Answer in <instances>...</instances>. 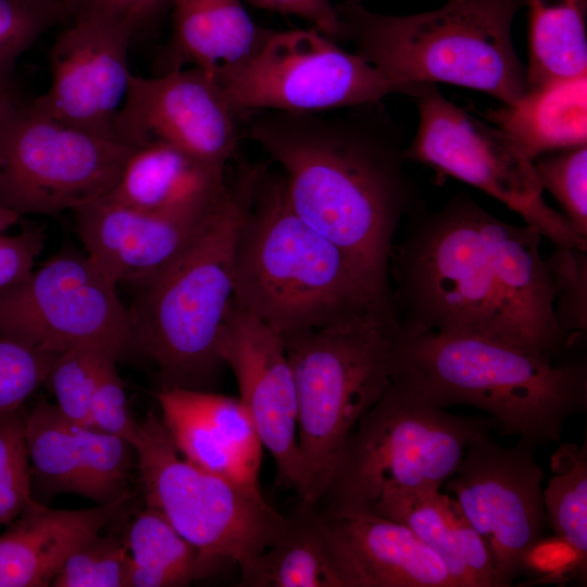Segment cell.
<instances>
[{
	"instance_id": "1",
	"label": "cell",
	"mask_w": 587,
	"mask_h": 587,
	"mask_svg": "<svg viewBox=\"0 0 587 587\" xmlns=\"http://www.w3.org/2000/svg\"><path fill=\"white\" fill-rule=\"evenodd\" d=\"M262 112L249 135L283 167L292 210L391 294L395 232L417 204L403 151L366 116Z\"/></svg>"
},
{
	"instance_id": "10",
	"label": "cell",
	"mask_w": 587,
	"mask_h": 587,
	"mask_svg": "<svg viewBox=\"0 0 587 587\" xmlns=\"http://www.w3.org/2000/svg\"><path fill=\"white\" fill-rule=\"evenodd\" d=\"M232 111L323 112L415 92L316 29L272 32L252 55L215 68Z\"/></svg>"
},
{
	"instance_id": "9",
	"label": "cell",
	"mask_w": 587,
	"mask_h": 587,
	"mask_svg": "<svg viewBox=\"0 0 587 587\" xmlns=\"http://www.w3.org/2000/svg\"><path fill=\"white\" fill-rule=\"evenodd\" d=\"M147 508L160 513L203 557L240 574L287 530L289 519L261 490L210 473L183 457L154 411L134 445Z\"/></svg>"
},
{
	"instance_id": "11",
	"label": "cell",
	"mask_w": 587,
	"mask_h": 587,
	"mask_svg": "<svg viewBox=\"0 0 587 587\" xmlns=\"http://www.w3.org/2000/svg\"><path fill=\"white\" fill-rule=\"evenodd\" d=\"M132 149L18 100L0 126V205L21 217L55 215L101 200Z\"/></svg>"
},
{
	"instance_id": "32",
	"label": "cell",
	"mask_w": 587,
	"mask_h": 587,
	"mask_svg": "<svg viewBox=\"0 0 587 587\" xmlns=\"http://www.w3.org/2000/svg\"><path fill=\"white\" fill-rule=\"evenodd\" d=\"M121 357L95 345H80L60 353L53 362L46 384L57 407L71 421L87 426L88 412L100 371L104 362Z\"/></svg>"
},
{
	"instance_id": "41",
	"label": "cell",
	"mask_w": 587,
	"mask_h": 587,
	"mask_svg": "<svg viewBox=\"0 0 587 587\" xmlns=\"http://www.w3.org/2000/svg\"><path fill=\"white\" fill-rule=\"evenodd\" d=\"M75 11H89L128 27L134 34L155 22L173 0H70Z\"/></svg>"
},
{
	"instance_id": "28",
	"label": "cell",
	"mask_w": 587,
	"mask_h": 587,
	"mask_svg": "<svg viewBox=\"0 0 587 587\" xmlns=\"http://www.w3.org/2000/svg\"><path fill=\"white\" fill-rule=\"evenodd\" d=\"M125 541L130 555L129 587L187 586L221 567L147 507L132 521Z\"/></svg>"
},
{
	"instance_id": "19",
	"label": "cell",
	"mask_w": 587,
	"mask_h": 587,
	"mask_svg": "<svg viewBox=\"0 0 587 587\" xmlns=\"http://www.w3.org/2000/svg\"><path fill=\"white\" fill-rule=\"evenodd\" d=\"M317 511L339 587H457L435 553L402 524L375 513Z\"/></svg>"
},
{
	"instance_id": "44",
	"label": "cell",
	"mask_w": 587,
	"mask_h": 587,
	"mask_svg": "<svg viewBox=\"0 0 587 587\" xmlns=\"http://www.w3.org/2000/svg\"><path fill=\"white\" fill-rule=\"evenodd\" d=\"M18 101L16 96L1 97L0 96V126L8 116L11 109Z\"/></svg>"
},
{
	"instance_id": "15",
	"label": "cell",
	"mask_w": 587,
	"mask_h": 587,
	"mask_svg": "<svg viewBox=\"0 0 587 587\" xmlns=\"http://www.w3.org/2000/svg\"><path fill=\"white\" fill-rule=\"evenodd\" d=\"M235 117L212 72L190 66L150 78L132 73L113 137L130 147L160 140L225 170L237 146Z\"/></svg>"
},
{
	"instance_id": "24",
	"label": "cell",
	"mask_w": 587,
	"mask_h": 587,
	"mask_svg": "<svg viewBox=\"0 0 587 587\" xmlns=\"http://www.w3.org/2000/svg\"><path fill=\"white\" fill-rule=\"evenodd\" d=\"M173 29L161 74L198 66L209 72L252 55L272 32L254 24L241 0H173Z\"/></svg>"
},
{
	"instance_id": "7",
	"label": "cell",
	"mask_w": 587,
	"mask_h": 587,
	"mask_svg": "<svg viewBox=\"0 0 587 587\" xmlns=\"http://www.w3.org/2000/svg\"><path fill=\"white\" fill-rule=\"evenodd\" d=\"M394 308L282 336L297 396L300 504L317 505L340 450L391 383Z\"/></svg>"
},
{
	"instance_id": "25",
	"label": "cell",
	"mask_w": 587,
	"mask_h": 587,
	"mask_svg": "<svg viewBox=\"0 0 587 587\" xmlns=\"http://www.w3.org/2000/svg\"><path fill=\"white\" fill-rule=\"evenodd\" d=\"M488 120L534 160L587 142V74L527 89L514 104L490 110Z\"/></svg>"
},
{
	"instance_id": "43",
	"label": "cell",
	"mask_w": 587,
	"mask_h": 587,
	"mask_svg": "<svg viewBox=\"0 0 587 587\" xmlns=\"http://www.w3.org/2000/svg\"><path fill=\"white\" fill-rule=\"evenodd\" d=\"M21 217L0 205V234L15 225Z\"/></svg>"
},
{
	"instance_id": "21",
	"label": "cell",
	"mask_w": 587,
	"mask_h": 587,
	"mask_svg": "<svg viewBox=\"0 0 587 587\" xmlns=\"http://www.w3.org/2000/svg\"><path fill=\"white\" fill-rule=\"evenodd\" d=\"M133 494L82 510L33 501L0 536V587H46L68 555L122 512Z\"/></svg>"
},
{
	"instance_id": "3",
	"label": "cell",
	"mask_w": 587,
	"mask_h": 587,
	"mask_svg": "<svg viewBox=\"0 0 587 587\" xmlns=\"http://www.w3.org/2000/svg\"><path fill=\"white\" fill-rule=\"evenodd\" d=\"M265 167L240 164L204 224L128 309L135 348L152 359L162 388L212 391L225 366L217 339L234 300L236 246Z\"/></svg>"
},
{
	"instance_id": "40",
	"label": "cell",
	"mask_w": 587,
	"mask_h": 587,
	"mask_svg": "<svg viewBox=\"0 0 587 587\" xmlns=\"http://www.w3.org/2000/svg\"><path fill=\"white\" fill-rule=\"evenodd\" d=\"M43 242V232L37 227H25L13 235L0 234V292L33 272Z\"/></svg>"
},
{
	"instance_id": "6",
	"label": "cell",
	"mask_w": 587,
	"mask_h": 587,
	"mask_svg": "<svg viewBox=\"0 0 587 587\" xmlns=\"http://www.w3.org/2000/svg\"><path fill=\"white\" fill-rule=\"evenodd\" d=\"M480 210L463 193L435 212L417 204L411 210L404 239L390 257L398 326L413 334L483 337L525 350L503 304Z\"/></svg>"
},
{
	"instance_id": "29",
	"label": "cell",
	"mask_w": 587,
	"mask_h": 587,
	"mask_svg": "<svg viewBox=\"0 0 587 587\" xmlns=\"http://www.w3.org/2000/svg\"><path fill=\"white\" fill-rule=\"evenodd\" d=\"M552 475L542 491L547 524L569 548L567 571L587 574V445L565 442L551 455Z\"/></svg>"
},
{
	"instance_id": "36",
	"label": "cell",
	"mask_w": 587,
	"mask_h": 587,
	"mask_svg": "<svg viewBox=\"0 0 587 587\" xmlns=\"http://www.w3.org/2000/svg\"><path fill=\"white\" fill-rule=\"evenodd\" d=\"M33 501L22 407L0 414V525L11 523Z\"/></svg>"
},
{
	"instance_id": "42",
	"label": "cell",
	"mask_w": 587,
	"mask_h": 587,
	"mask_svg": "<svg viewBox=\"0 0 587 587\" xmlns=\"http://www.w3.org/2000/svg\"><path fill=\"white\" fill-rule=\"evenodd\" d=\"M254 7L299 16L326 37L347 40V28L330 0H246Z\"/></svg>"
},
{
	"instance_id": "45",
	"label": "cell",
	"mask_w": 587,
	"mask_h": 587,
	"mask_svg": "<svg viewBox=\"0 0 587 587\" xmlns=\"http://www.w3.org/2000/svg\"><path fill=\"white\" fill-rule=\"evenodd\" d=\"M354 1H360V0H354ZM447 2H454V1H461V0H446Z\"/></svg>"
},
{
	"instance_id": "31",
	"label": "cell",
	"mask_w": 587,
	"mask_h": 587,
	"mask_svg": "<svg viewBox=\"0 0 587 587\" xmlns=\"http://www.w3.org/2000/svg\"><path fill=\"white\" fill-rule=\"evenodd\" d=\"M73 16L70 0H0V96H16L13 72L20 57L45 33Z\"/></svg>"
},
{
	"instance_id": "22",
	"label": "cell",
	"mask_w": 587,
	"mask_h": 587,
	"mask_svg": "<svg viewBox=\"0 0 587 587\" xmlns=\"http://www.w3.org/2000/svg\"><path fill=\"white\" fill-rule=\"evenodd\" d=\"M227 185L225 170L153 140L133 147L105 198L149 213L201 215L218 204Z\"/></svg>"
},
{
	"instance_id": "39",
	"label": "cell",
	"mask_w": 587,
	"mask_h": 587,
	"mask_svg": "<svg viewBox=\"0 0 587 587\" xmlns=\"http://www.w3.org/2000/svg\"><path fill=\"white\" fill-rule=\"evenodd\" d=\"M117 359H108L91 397L87 426L120 437L133 447L137 440L139 422L130 412L125 385L116 370Z\"/></svg>"
},
{
	"instance_id": "14",
	"label": "cell",
	"mask_w": 587,
	"mask_h": 587,
	"mask_svg": "<svg viewBox=\"0 0 587 587\" xmlns=\"http://www.w3.org/2000/svg\"><path fill=\"white\" fill-rule=\"evenodd\" d=\"M534 451L520 440L503 447L484 433L444 484L485 544L501 587L530 566L547 525L544 472Z\"/></svg>"
},
{
	"instance_id": "18",
	"label": "cell",
	"mask_w": 587,
	"mask_h": 587,
	"mask_svg": "<svg viewBox=\"0 0 587 587\" xmlns=\"http://www.w3.org/2000/svg\"><path fill=\"white\" fill-rule=\"evenodd\" d=\"M32 492L74 494L107 504L132 494L134 447L126 440L67 419L45 398L25 411Z\"/></svg>"
},
{
	"instance_id": "12",
	"label": "cell",
	"mask_w": 587,
	"mask_h": 587,
	"mask_svg": "<svg viewBox=\"0 0 587 587\" xmlns=\"http://www.w3.org/2000/svg\"><path fill=\"white\" fill-rule=\"evenodd\" d=\"M419 125L405 160L428 165L472 185L516 212L553 245L587 250L569 220L542 198L533 160L495 125L446 99L435 85L415 97Z\"/></svg>"
},
{
	"instance_id": "27",
	"label": "cell",
	"mask_w": 587,
	"mask_h": 587,
	"mask_svg": "<svg viewBox=\"0 0 587 587\" xmlns=\"http://www.w3.org/2000/svg\"><path fill=\"white\" fill-rule=\"evenodd\" d=\"M529 12L526 90L587 74V0H525Z\"/></svg>"
},
{
	"instance_id": "34",
	"label": "cell",
	"mask_w": 587,
	"mask_h": 587,
	"mask_svg": "<svg viewBox=\"0 0 587 587\" xmlns=\"http://www.w3.org/2000/svg\"><path fill=\"white\" fill-rule=\"evenodd\" d=\"M130 555L125 537L98 534L73 551L53 587H129Z\"/></svg>"
},
{
	"instance_id": "23",
	"label": "cell",
	"mask_w": 587,
	"mask_h": 587,
	"mask_svg": "<svg viewBox=\"0 0 587 587\" xmlns=\"http://www.w3.org/2000/svg\"><path fill=\"white\" fill-rule=\"evenodd\" d=\"M372 513L409 528L457 587H501L485 544L450 495L440 489L398 491L383 498Z\"/></svg>"
},
{
	"instance_id": "37",
	"label": "cell",
	"mask_w": 587,
	"mask_h": 587,
	"mask_svg": "<svg viewBox=\"0 0 587 587\" xmlns=\"http://www.w3.org/2000/svg\"><path fill=\"white\" fill-rule=\"evenodd\" d=\"M554 246L545 259L554 288V316L565 334L582 337L587 330V250Z\"/></svg>"
},
{
	"instance_id": "30",
	"label": "cell",
	"mask_w": 587,
	"mask_h": 587,
	"mask_svg": "<svg viewBox=\"0 0 587 587\" xmlns=\"http://www.w3.org/2000/svg\"><path fill=\"white\" fill-rule=\"evenodd\" d=\"M158 401L162 422L184 458L210 473L260 490V485L248 478L212 424L191 403L186 389H161Z\"/></svg>"
},
{
	"instance_id": "38",
	"label": "cell",
	"mask_w": 587,
	"mask_h": 587,
	"mask_svg": "<svg viewBox=\"0 0 587 587\" xmlns=\"http://www.w3.org/2000/svg\"><path fill=\"white\" fill-rule=\"evenodd\" d=\"M58 355L0 334V414L24 407L46 384Z\"/></svg>"
},
{
	"instance_id": "35",
	"label": "cell",
	"mask_w": 587,
	"mask_h": 587,
	"mask_svg": "<svg viewBox=\"0 0 587 587\" xmlns=\"http://www.w3.org/2000/svg\"><path fill=\"white\" fill-rule=\"evenodd\" d=\"M533 163L542 189L558 201L575 232L587 239V146L547 152Z\"/></svg>"
},
{
	"instance_id": "16",
	"label": "cell",
	"mask_w": 587,
	"mask_h": 587,
	"mask_svg": "<svg viewBox=\"0 0 587 587\" xmlns=\"http://www.w3.org/2000/svg\"><path fill=\"white\" fill-rule=\"evenodd\" d=\"M134 35L103 15L75 11L50 49V86L32 105L64 124L114 138L132 75L128 49Z\"/></svg>"
},
{
	"instance_id": "13",
	"label": "cell",
	"mask_w": 587,
	"mask_h": 587,
	"mask_svg": "<svg viewBox=\"0 0 587 587\" xmlns=\"http://www.w3.org/2000/svg\"><path fill=\"white\" fill-rule=\"evenodd\" d=\"M116 283L87 255L63 254L0 292V334L60 354L80 345L135 348Z\"/></svg>"
},
{
	"instance_id": "2",
	"label": "cell",
	"mask_w": 587,
	"mask_h": 587,
	"mask_svg": "<svg viewBox=\"0 0 587 587\" xmlns=\"http://www.w3.org/2000/svg\"><path fill=\"white\" fill-rule=\"evenodd\" d=\"M391 382L445 408L486 411L503 435L533 446L560 442L587 407V365L546 359L494 339L397 329Z\"/></svg>"
},
{
	"instance_id": "33",
	"label": "cell",
	"mask_w": 587,
	"mask_h": 587,
	"mask_svg": "<svg viewBox=\"0 0 587 587\" xmlns=\"http://www.w3.org/2000/svg\"><path fill=\"white\" fill-rule=\"evenodd\" d=\"M191 403L212 424L248 478L259 484L263 442L240 398L186 389Z\"/></svg>"
},
{
	"instance_id": "17",
	"label": "cell",
	"mask_w": 587,
	"mask_h": 587,
	"mask_svg": "<svg viewBox=\"0 0 587 587\" xmlns=\"http://www.w3.org/2000/svg\"><path fill=\"white\" fill-rule=\"evenodd\" d=\"M217 349L234 373L239 398L274 460L277 485L298 494L302 472L297 396L283 337L234 299L218 334Z\"/></svg>"
},
{
	"instance_id": "4",
	"label": "cell",
	"mask_w": 587,
	"mask_h": 587,
	"mask_svg": "<svg viewBox=\"0 0 587 587\" xmlns=\"http://www.w3.org/2000/svg\"><path fill=\"white\" fill-rule=\"evenodd\" d=\"M234 299L280 336L394 308L335 243L292 210L284 178H260L235 254Z\"/></svg>"
},
{
	"instance_id": "8",
	"label": "cell",
	"mask_w": 587,
	"mask_h": 587,
	"mask_svg": "<svg viewBox=\"0 0 587 587\" xmlns=\"http://www.w3.org/2000/svg\"><path fill=\"white\" fill-rule=\"evenodd\" d=\"M492 419L451 414L391 382L345 441L317 503L324 513H372L385 497L440 489Z\"/></svg>"
},
{
	"instance_id": "20",
	"label": "cell",
	"mask_w": 587,
	"mask_h": 587,
	"mask_svg": "<svg viewBox=\"0 0 587 587\" xmlns=\"http://www.w3.org/2000/svg\"><path fill=\"white\" fill-rule=\"evenodd\" d=\"M213 210L201 215H166L103 198L74 212L86 254L114 283L139 287L180 253Z\"/></svg>"
},
{
	"instance_id": "5",
	"label": "cell",
	"mask_w": 587,
	"mask_h": 587,
	"mask_svg": "<svg viewBox=\"0 0 587 587\" xmlns=\"http://www.w3.org/2000/svg\"><path fill=\"white\" fill-rule=\"evenodd\" d=\"M523 5L525 0H461L410 15L373 12L354 0L335 7L354 53L416 96L442 83L514 104L526 92V68L512 39Z\"/></svg>"
},
{
	"instance_id": "26",
	"label": "cell",
	"mask_w": 587,
	"mask_h": 587,
	"mask_svg": "<svg viewBox=\"0 0 587 587\" xmlns=\"http://www.w3.org/2000/svg\"><path fill=\"white\" fill-rule=\"evenodd\" d=\"M246 587H339L320 513L300 505L285 534L241 574Z\"/></svg>"
}]
</instances>
